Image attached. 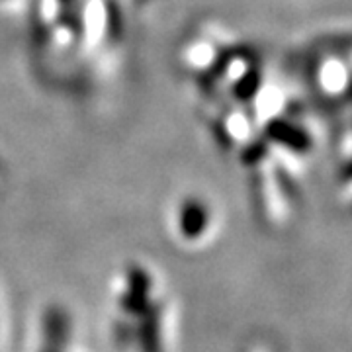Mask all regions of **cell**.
I'll list each match as a JSON object with an SVG mask.
<instances>
[{"mask_svg": "<svg viewBox=\"0 0 352 352\" xmlns=\"http://www.w3.org/2000/svg\"><path fill=\"white\" fill-rule=\"evenodd\" d=\"M206 223H208V214L200 201H184L180 210V226L186 233V237H196V233L201 231V227H206Z\"/></svg>", "mask_w": 352, "mask_h": 352, "instance_id": "obj_1", "label": "cell"}]
</instances>
